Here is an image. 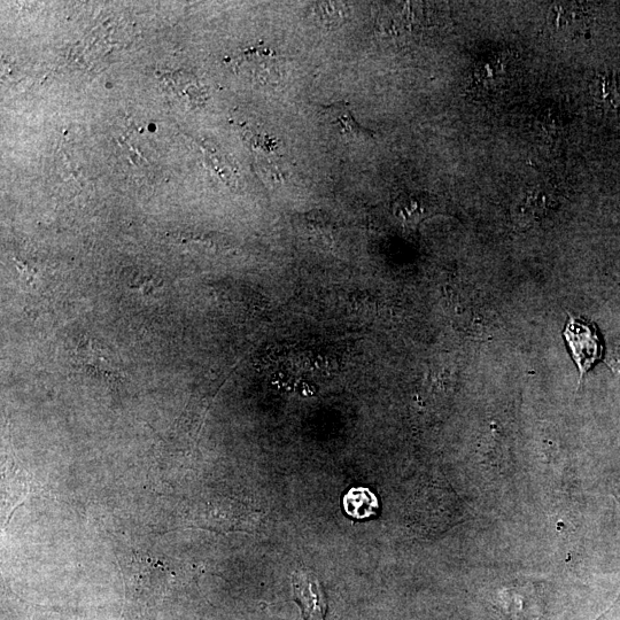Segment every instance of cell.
Returning <instances> with one entry per match:
<instances>
[{
    "instance_id": "cell-1",
    "label": "cell",
    "mask_w": 620,
    "mask_h": 620,
    "mask_svg": "<svg viewBox=\"0 0 620 620\" xmlns=\"http://www.w3.org/2000/svg\"><path fill=\"white\" fill-rule=\"evenodd\" d=\"M579 369L580 381L603 356V345L593 324L571 317L563 332Z\"/></svg>"
},
{
    "instance_id": "cell-2",
    "label": "cell",
    "mask_w": 620,
    "mask_h": 620,
    "mask_svg": "<svg viewBox=\"0 0 620 620\" xmlns=\"http://www.w3.org/2000/svg\"><path fill=\"white\" fill-rule=\"evenodd\" d=\"M293 601L298 604L304 620H325L328 598L323 585L313 572L304 569L292 575Z\"/></svg>"
},
{
    "instance_id": "cell-3",
    "label": "cell",
    "mask_w": 620,
    "mask_h": 620,
    "mask_svg": "<svg viewBox=\"0 0 620 620\" xmlns=\"http://www.w3.org/2000/svg\"><path fill=\"white\" fill-rule=\"evenodd\" d=\"M237 68L248 79L260 84H274L283 76L282 58L274 50L262 45L240 54Z\"/></svg>"
},
{
    "instance_id": "cell-4",
    "label": "cell",
    "mask_w": 620,
    "mask_h": 620,
    "mask_svg": "<svg viewBox=\"0 0 620 620\" xmlns=\"http://www.w3.org/2000/svg\"><path fill=\"white\" fill-rule=\"evenodd\" d=\"M321 121L331 133L346 141L366 142L375 138L374 131L361 126L355 120L350 104L338 102L329 106H322L319 111Z\"/></svg>"
},
{
    "instance_id": "cell-5",
    "label": "cell",
    "mask_w": 620,
    "mask_h": 620,
    "mask_svg": "<svg viewBox=\"0 0 620 620\" xmlns=\"http://www.w3.org/2000/svg\"><path fill=\"white\" fill-rule=\"evenodd\" d=\"M586 14L575 4H556L548 12V23L556 33L575 36L586 25Z\"/></svg>"
},
{
    "instance_id": "cell-6",
    "label": "cell",
    "mask_w": 620,
    "mask_h": 620,
    "mask_svg": "<svg viewBox=\"0 0 620 620\" xmlns=\"http://www.w3.org/2000/svg\"><path fill=\"white\" fill-rule=\"evenodd\" d=\"M310 19L320 27L335 29L343 26L350 18V6L345 3L320 2L310 4L308 7Z\"/></svg>"
},
{
    "instance_id": "cell-7",
    "label": "cell",
    "mask_w": 620,
    "mask_h": 620,
    "mask_svg": "<svg viewBox=\"0 0 620 620\" xmlns=\"http://www.w3.org/2000/svg\"><path fill=\"white\" fill-rule=\"evenodd\" d=\"M345 510L354 518H366L376 513L378 502L376 496L367 488H353L345 496Z\"/></svg>"
},
{
    "instance_id": "cell-8",
    "label": "cell",
    "mask_w": 620,
    "mask_h": 620,
    "mask_svg": "<svg viewBox=\"0 0 620 620\" xmlns=\"http://www.w3.org/2000/svg\"><path fill=\"white\" fill-rule=\"evenodd\" d=\"M508 72V65L501 57H492L477 66L475 71V81L484 85L486 88H494L505 82Z\"/></svg>"
},
{
    "instance_id": "cell-9",
    "label": "cell",
    "mask_w": 620,
    "mask_h": 620,
    "mask_svg": "<svg viewBox=\"0 0 620 620\" xmlns=\"http://www.w3.org/2000/svg\"><path fill=\"white\" fill-rule=\"evenodd\" d=\"M591 93L595 102L604 107L616 108L620 105L617 83L608 75L595 77L591 85Z\"/></svg>"
},
{
    "instance_id": "cell-10",
    "label": "cell",
    "mask_w": 620,
    "mask_h": 620,
    "mask_svg": "<svg viewBox=\"0 0 620 620\" xmlns=\"http://www.w3.org/2000/svg\"><path fill=\"white\" fill-rule=\"evenodd\" d=\"M398 212L405 219H413V215H418L423 207L422 199L414 195L402 196L397 203Z\"/></svg>"
},
{
    "instance_id": "cell-11",
    "label": "cell",
    "mask_w": 620,
    "mask_h": 620,
    "mask_svg": "<svg viewBox=\"0 0 620 620\" xmlns=\"http://www.w3.org/2000/svg\"><path fill=\"white\" fill-rule=\"evenodd\" d=\"M617 363H618V369L620 371V360H618Z\"/></svg>"
}]
</instances>
